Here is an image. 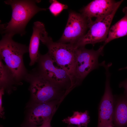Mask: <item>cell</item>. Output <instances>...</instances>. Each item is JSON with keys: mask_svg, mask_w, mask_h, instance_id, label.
<instances>
[{"mask_svg": "<svg viewBox=\"0 0 127 127\" xmlns=\"http://www.w3.org/2000/svg\"><path fill=\"white\" fill-rule=\"evenodd\" d=\"M39 0H8L5 3L11 6L12 10L11 19L8 23L0 24L1 33L13 37L16 34L24 35L26 27L28 22L39 12L47 8L38 6Z\"/></svg>", "mask_w": 127, "mask_h": 127, "instance_id": "6da1fadb", "label": "cell"}, {"mask_svg": "<svg viewBox=\"0 0 127 127\" xmlns=\"http://www.w3.org/2000/svg\"><path fill=\"white\" fill-rule=\"evenodd\" d=\"M40 40L48 49L47 53L58 66L64 70L70 77L72 87H76L75 71L78 48L74 44L54 42L45 31L40 34Z\"/></svg>", "mask_w": 127, "mask_h": 127, "instance_id": "7a4b0ae2", "label": "cell"}, {"mask_svg": "<svg viewBox=\"0 0 127 127\" xmlns=\"http://www.w3.org/2000/svg\"><path fill=\"white\" fill-rule=\"evenodd\" d=\"M13 37L3 35L0 42V59L5 62L15 81L25 79L28 74L24 64L23 56L29 48L14 41Z\"/></svg>", "mask_w": 127, "mask_h": 127, "instance_id": "3957f363", "label": "cell"}, {"mask_svg": "<svg viewBox=\"0 0 127 127\" xmlns=\"http://www.w3.org/2000/svg\"><path fill=\"white\" fill-rule=\"evenodd\" d=\"M25 79L30 82L31 92L36 103L57 100L61 102L67 95L66 91L36 71L28 73Z\"/></svg>", "mask_w": 127, "mask_h": 127, "instance_id": "277c9868", "label": "cell"}, {"mask_svg": "<svg viewBox=\"0 0 127 127\" xmlns=\"http://www.w3.org/2000/svg\"><path fill=\"white\" fill-rule=\"evenodd\" d=\"M37 62L36 71L66 91L67 94L72 90L71 80L68 75L64 70L55 65L54 61L47 53L42 55L39 53Z\"/></svg>", "mask_w": 127, "mask_h": 127, "instance_id": "5b68a950", "label": "cell"}, {"mask_svg": "<svg viewBox=\"0 0 127 127\" xmlns=\"http://www.w3.org/2000/svg\"><path fill=\"white\" fill-rule=\"evenodd\" d=\"M123 1H118L115 9L110 14L89 22V31L75 45L76 47L78 48L85 47L87 44L93 45L98 43L105 41L107 38L114 16Z\"/></svg>", "mask_w": 127, "mask_h": 127, "instance_id": "8992f818", "label": "cell"}, {"mask_svg": "<svg viewBox=\"0 0 127 127\" xmlns=\"http://www.w3.org/2000/svg\"><path fill=\"white\" fill-rule=\"evenodd\" d=\"M104 46H100L96 50L88 49L85 47L78 48L75 74L76 86L80 85L91 71L103 66L104 61L99 64L98 58L103 55Z\"/></svg>", "mask_w": 127, "mask_h": 127, "instance_id": "52a82bcc", "label": "cell"}, {"mask_svg": "<svg viewBox=\"0 0 127 127\" xmlns=\"http://www.w3.org/2000/svg\"><path fill=\"white\" fill-rule=\"evenodd\" d=\"M88 21L81 14L70 11L66 26L58 42L75 44L86 34Z\"/></svg>", "mask_w": 127, "mask_h": 127, "instance_id": "ba28073f", "label": "cell"}, {"mask_svg": "<svg viewBox=\"0 0 127 127\" xmlns=\"http://www.w3.org/2000/svg\"><path fill=\"white\" fill-rule=\"evenodd\" d=\"M109 67L106 66L105 67L106 75L105 90L99 107L97 127H107L113 123L114 103L110 84Z\"/></svg>", "mask_w": 127, "mask_h": 127, "instance_id": "9c48e42d", "label": "cell"}, {"mask_svg": "<svg viewBox=\"0 0 127 127\" xmlns=\"http://www.w3.org/2000/svg\"><path fill=\"white\" fill-rule=\"evenodd\" d=\"M118 3L112 0H94L81 10V14L90 22L93 17L98 19L110 14Z\"/></svg>", "mask_w": 127, "mask_h": 127, "instance_id": "30bf717a", "label": "cell"}, {"mask_svg": "<svg viewBox=\"0 0 127 127\" xmlns=\"http://www.w3.org/2000/svg\"><path fill=\"white\" fill-rule=\"evenodd\" d=\"M60 103V100H57L36 103L32 108L29 115L28 122L29 126L42 124L47 119L53 116L57 106Z\"/></svg>", "mask_w": 127, "mask_h": 127, "instance_id": "8fae6325", "label": "cell"}, {"mask_svg": "<svg viewBox=\"0 0 127 127\" xmlns=\"http://www.w3.org/2000/svg\"><path fill=\"white\" fill-rule=\"evenodd\" d=\"M45 30L44 24L42 22L37 21L34 23L32 33L28 48L30 59L29 63L30 66L33 65L37 62L40 53L39 48L40 40V34Z\"/></svg>", "mask_w": 127, "mask_h": 127, "instance_id": "7c38bea8", "label": "cell"}, {"mask_svg": "<svg viewBox=\"0 0 127 127\" xmlns=\"http://www.w3.org/2000/svg\"><path fill=\"white\" fill-rule=\"evenodd\" d=\"M113 122L116 127L127 126V97H121L117 100L114 108Z\"/></svg>", "mask_w": 127, "mask_h": 127, "instance_id": "4fadbf2b", "label": "cell"}, {"mask_svg": "<svg viewBox=\"0 0 127 127\" xmlns=\"http://www.w3.org/2000/svg\"><path fill=\"white\" fill-rule=\"evenodd\" d=\"M124 16L110 28L103 45L111 40L127 35V7L123 10Z\"/></svg>", "mask_w": 127, "mask_h": 127, "instance_id": "5bb4252c", "label": "cell"}, {"mask_svg": "<svg viewBox=\"0 0 127 127\" xmlns=\"http://www.w3.org/2000/svg\"><path fill=\"white\" fill-rule=\"evenodd\" d=\"M90 121V117L88 111L84 112L74 111L71 116L64 119L63 122L69 125H77L78 127H87Z\"/></svg>", "mask_w": 127, "mask_h": 127, "instance_id": "9a60e30c", "label": "cell"}, {"mask_svg": "<svg viewBox=\"0 0 127 127\" xmlns=\"http://www.w3.org/2000/svg\"><path fill=\"white\" fill-rule=\"evenodd\" d=\"M15 81L11 72L0 59V82L1 87H3Z\"/></svg>", "mask_w": 127, "mask_h": 127, "instance_id": "2e32d148", "label": "cell"}, {"mask_svg": "<svg viewBox=\"0 0 127 127\" xmlns=\"http://www.w3.org/2000/svg\"><path fill=\"white\" fill-rule=\"evenodd\" d=\"M49 1L51 4L48 9L54 16H57L64 10L68 8L67 5L63 4L56 0H50Z\"/></svg>", "mask_w": 127, "mask_h": 127, "instance_id": "e0dca14e", "label": "cell"}, {"mask_svg": "<svg viewBox=\"0 0 127 127\" xmlns=\"http://www.w3.org/2000/svg\"><path fill=\"white\" fill-rule=\"evenodd\" d=\"M4 88L1 87L0 90V114L1 118L3 117L4 112V109L2 107V97L4 94Z\"/></svg>", "mask_w": 127, "mask_h": 127, "instance_id": "ac0fdd59", "label": "cell"}, {"mask_svg": "<svg viewBox=\"0 0 127 127\" xmlns=\"http://www.w3.org/2000/svg\"><path fill=\"white\" fill-rule=\"evenodd\" d=\"M52 116L47 119L40 126L38 127L36 126H29L28 127H52L51 122Z\"/></svg>", "mask_w": 127, "mask_h": 127, "instance_id": "d6986e66", "label": "cell"}, {"mask_svg": "<svg viewBox=\"0 0 127 127\" xmlns=\"http://www.w3.org/2000/svg\"><path fill=\"white\" fill-rule=\"evenodd\" d=\"M120 87H123L125 89V95L127 97V79L121 82L119 85Z\"/></svg>", "mask_w": 127, "mask_h": 127, "instance_id": "ffe728a7", "label": "cell"}, {"mask_svg": "<svg viewBox=\"0 0 127 127\" xmlns=\"http://www.w3.org/2000/svg\"><path fill=\"white\" fill-rule=\"evenodd\" d=\"M107 127H114V125L113 123L109 125Z\"/></svg>", "mask_w": 127, "mask_h": 127, "instance_id": "44dd1931", "label": "cell"}, {"mask_svg": "<svg viewBox=\"0 0 127 127\" xmlns=\"http://www.w3.org/2000/svg\"><path fill=\"white\" fill-rule=\"evenodd\" d=\"M124 69H127V66L123 68H121L119 69V70H121Z\"/></svg>", "mask_w": 127, "mask_h": 127, "instance_id": "7402d4cb", "label": "cell"}, {"mask_svg": "<svg viewBox=\"0 0 127 127\" xmlns=\"http://www.w3.org/2000/svg\"><path fill=\"white\" fill-rule=\"evenodd\" d=\"M68 127H73V126H69Z\"/></svg>", "mask_w": 127, "mask_h": 127, "instance_id": "603a6c76", "label": "cell"}, {"mask_svg": "<svg viewBox=\"0 0 127 127\" xmlns=\"http://www.w3.org/2000/svg\"><path fill=\"white\" fill-rule=\"evenodd\" d=\"M110 63V64H111V65H112V64H111V63ZM105 64H105L103 66H104Z\"/></svg>", "mask_w": 127, "mask_h": 127, "instance_id": "cb8c5ba5", "label": "cell"}, {"mask_svg": "<svg viewBox=\"0 0 127 127\" xmlns=\"http://www.w3.org/2000/svg\"><path fill=\"white\" fill-rule=\"evenodd\" d=\"M0 127H2V126H0Z\"/></svg>", "mask_w": 127, "mask_h": 127, "instance_id": "d4e9b609", "label": "cell"}]
</instances>
